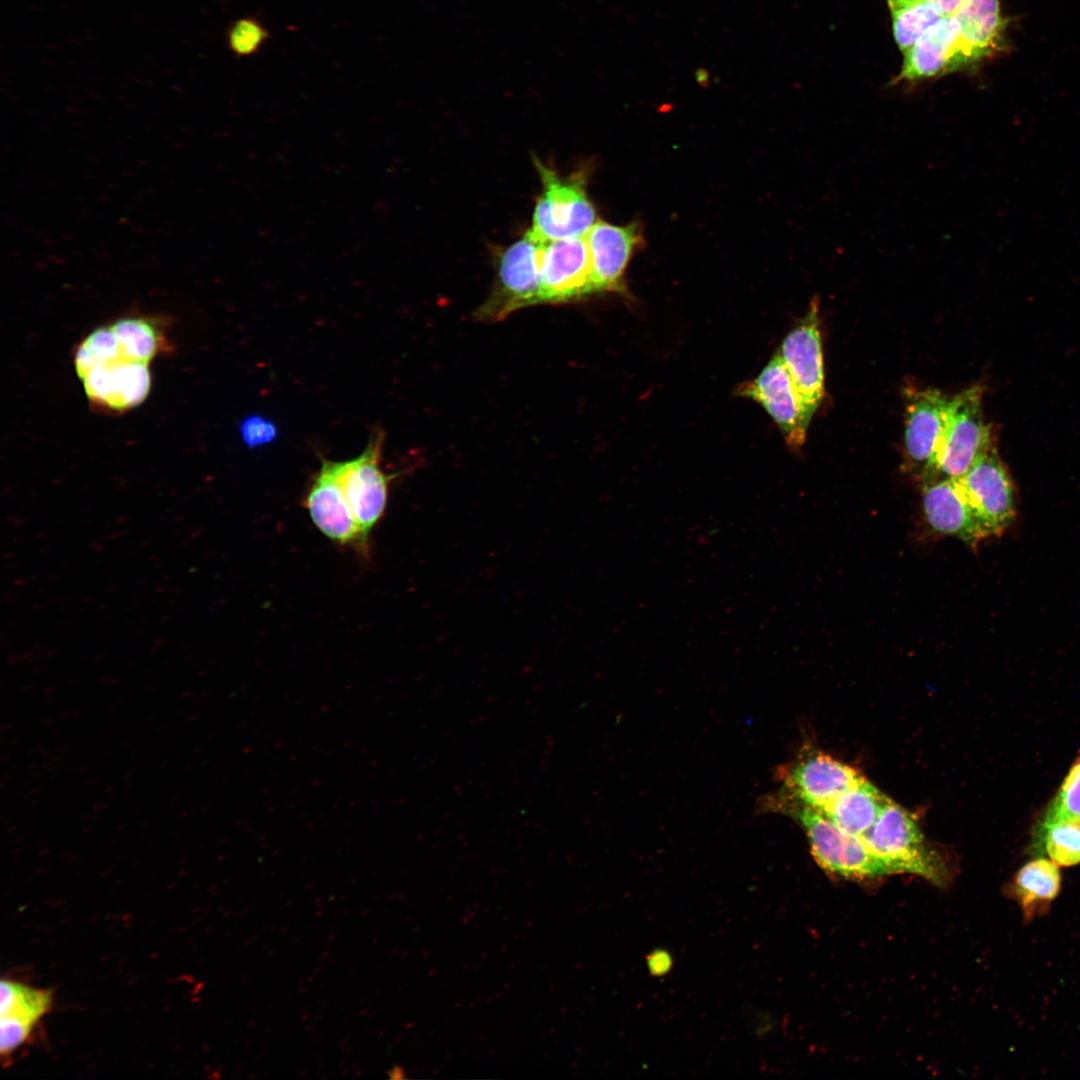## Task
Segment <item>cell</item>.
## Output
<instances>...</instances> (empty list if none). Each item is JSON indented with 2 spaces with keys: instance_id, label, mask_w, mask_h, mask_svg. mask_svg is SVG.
I'll return each instance as SVG.
<instances>
[{
  "instance_id": "cell-2",
  "label": "cell",
  "mask_w": 1080,
  "mask_h": 1080,
  "mask_svg": "<svg viewBox=\"0 0 1080 1080\" xmlns=\"http://www.w3.org/2000/svg\"><path fill=\"white\" fill-rule=\"evenodd\" d=\"M861 838L890 875L912 874L939 887L952 880L947 856L925 838L912 814L890 799Z\"/></svg>"
},
{
  "instance_id": "cell-8",
  "label": "cell",
  "mask_w": 1080,
  "mask_h": 1080,
  "mask_svg": "<svg viewBox=\"0 0 1080 1080\" xmlns=\"http://www.w3.org/2000/svg\"><path fill=\"white\" fill-rule=\"evenodd\" d=\"M383 442V432L375 431L358 457L348 461H332L365 544L385 512L389 482L393 478L380 467Z\"/></svg>"
},
{
  "instance_id": "cell-3",
  "label": "cell",
  "mask_w": 1080,
  "mask_h": 1080,
  "mask_svg": "<svg viewBox=\"0 0 1080 1080\" xmlns=\"http://www.w3.org/2000/svg\"><path fill=\"white\" fill-rule=\"evenodd\" d=\"M982 396V387L974 385L950 398L944 431L921 486L961 477L994 444L983 416Z\"/></svg>"
},
{
  "instance_id": "cell-28",
  "label": "cell",
  "mask_w": 1080,
  "mask_h": 1080,
  "mask_svg": "<svg viewBox=\"0 0 1080 1080\" xmlns=\"http://www.w3.org/2000/svg\"><path fill=\"white\" fill-rule=\"evenodd\" d=\"M35 1024L26 1020L0 1016V1052L6 1057L21 1046L30 1036Z\"/></svg>"
},
{
  "instance_id": "cell-14",
  "label": "cell",
  "mask_w": 1080,
  "mask_h": 1080,
  "mask_svg": "<svg viewBox=\"0 0 1080 1080\" xmlns=\"http://www.w3.org/2000/svg\"><path fill=\"white\" fill-rule=\"evenodd\" d=\"M584 237L590 255L594 294L623 291L625 269L634 249L642 241L639 225L618 226L597 220Z\"/></svg>"
},
{
  "instance_id": "cell-15",
  "label": "cell",
  "mask_w": 1080,
  "mask_h": 1080,
  "mask_svg": "<svg viewBox=\"0 0 1080 1080\" xmlns=\"http://www.w3.org/2000/svg\"><path fill=\"white\" fill-rule=\"evenodd\" d=\"M80 380L96 408L114 413L141 404L152 384L149 365L123 359L96 367Z\"/></svg>"
},
{
  "instance_id": "cell-23",
  "label": "cell",
  "mask_w": 1080,
  "mask_h": 1080,
  "mask_svg": "<svg viewBox=\"0 0 1080 1080\" xmlns=\"http://www.w3.org/2000/svg\"><path fill=\"white\" fill-rule=\"evenodd\" d=\"M1031 850L1035 855H1047L1058 866L1080 864V820L1054 824L1033 836Z\"/></svg>"
},
{
  "instance_id": "cell-13",
  "label": "cell",
  "mask_w": 1080,
  "mask_h": 1080,
  "mask_svg": "<svg viewBox=\"0 0 1080 1080\" xmlns=\"http://www.w3.org/2000/svg\"><path fill=\"white\" fill-rule=\"evenodd\" d=\"M304 505L315 526L341 545L366 546L330 460H322L306 494Z\"/></svg>"
},
{
  "instance_id": "cell-9",
  "label": "cell",
  "mask_w": 1080,
  "mask_h": 1080,
  "mask_svg": "<svg viewBox=\"0 0 1080 1080\" xmlns=\"http://www.w3.org/2000/svg\"><path fill=\"white\" fill-rule=\"evenodd\" d=\"M780 354L797 391L806 420H810L824 396V366L819 331V298L783 340Z\"/></svg>"
},
{
  "instance_id": "cell-7",
  "label": "cell",
  "mask_w": 1080,
  "mask_h": 1080,
  "mask_svg": "<svg viewBox=\"0 0 1080 1080\" xmlns=\"http://www.w3.org/2000/svg\"><path fill=\"white\" fill-rule=\"evenodd\" d=\"M780 795L823 812L838 796L865 779L853 767L805 745L776 773Z\"/></svg>"
},
{
  "instance_id": "cell-21",
  "label": "cell",
  "mask_w": 1080,
  "mask_h": 1080,
  "mask_svg": "<svg viewBox=\"0 0 1080 1080\" xmlns=\"http://www.w3.org/2000/svg\"><path fill=\"white\" fill-rule=\"evenodd\" d=\"M158 320L126 316L110 324L125 359L149 365L160 352L168 350L169 342Z\"/></svg>"
},
{
  "instance_id": "cell-10",
  "label": "cell",
  "mask_w": 1080,
  "mask_h": 1080,
  "mask_svg": "<svg viewBox=\"0 0 1080 1080\" xmlns=\"http://www.w3.org/2000/svg\"><path fill=\"white\" fill-rule=\"evenodd\" d=\"M540 278L543 303H568L594 294L585 237L544 241Z\"/></svg>"
},
{
  "instance_id": "cell-25",
  "label": "cell",
  "mask_w": 1080,
  "mask_h": 1080,
  "mask_svg": "<svg viewBox=\"0 0 1080 1080\" xmlns=\"http://www.w3.org/2000/svg\"><path fill=\"white\" fill-rule=\"evenodd\" d=\"M1080 820V759L1071 767L1039 818L1033 836L1063 821Z\"/></svg>"
},
{
  "instance_id": "cell-17",
  "label": "cell",
  "mask_w": 1080,
  "mask_h": 1080,
  "mask_svg": "<svg viewBox=\"0 0 1080 1080\" xmlns=\"http://www.w3.org/2000/svg\"><path fill=\"white\" fill-rule=\"evenodd\" d=\"M922 513L928 528L938 536H949L976 548L985 538L956 479H944L921 486Z\"/></svg>"
},
{
  "instance_id": "cell-20",
  "label": "cell",
  "mask_w": 1080,
  "mask_h": 1080,
  "mask_svg": "<svg viewBox=\"0 0 1080 1080\" xmlns=\"http://www.w3.org/2000/svg\"><path fill=\"white\" fill-rule=\"evenodd\" d=\"M889 798L866 778L838 796L822 813L845 832L862 837Z\"/></svg>"
},
{
  "instance_id": "cell-1",
  "label": "cell",
  "mask_w": 1080,
  "mask_h": 1080,
  "mask_svg": "<svg viewBox=\"0 0 1080 1080\" xmlns=\"http://www.w3.org/2000/svg\"><path fill=\"white\" fill-rule=\"evenodd\" d=\"M761 813L790 817L806 834L817 864L832 876L868 881L890 875L871 854L861 837L842 830L822 812L797 803L779 793L764 795L757 806Z\"/></svg>"
},
{
  "instance_id": "cell-26",
  "label": "cell",
  "mask_w": 1080,
  "mask_h": 1080,
  "mask_svg": "<svg viewBox=\"0 0 1080 1080\" xmlns=\"http://www.w3.org/2000/svg\"><path fill=\"white\" fill-rule=\"evenodd\" d=\"M271 33L264 22L256 16H242L226 29L225 39L229 51L237 58L258 54L270 40Z\"/></svg>"
},
{
  "instance_id": "cell-11",
  "label": "cell",
  "mask_w": 1080,
  "mask_h": 1080,
  "mask_svg": "<svg viewBox=\"0 0 1080 1080\" xmlns=\"http://www.w3.org/2000/svg\"><path fill=\"white\" fill-rule=\"evenodd\" d=\"M737 394L759 404L773 418L787 445L800 448L806 439V420L790 374L777 352L753 380L742 384Z\"/></svg>"
},
{
  "instance_id": "cell-27",
  "label": "cell",
  "mask_w": 1080,
  "mask_h": 1080,
  "mask_svg": "<svg viewBox=\"0 0 1080 1080\" xmlns=\"http://www.w3.org/2000/svg\"><path fill=\"white\" fill-rule=\"evenodd\" d=\"M240 434L248 448H257L273 442L277 438L278 429L270 419L254 414L241 422Z\"/></svg>"
},
{
  "instance_id": "cell-22",
  "label": "cell",
  "mask_w": 1080,
  "mask_h": 1080,
  "mask_svg": "<svg viewBox=\"0 0 1080 1080\" xmlns=\"http://www.w3.org/2000/svg\"><path fill=\"white\" fill-rule=\"evenodd\" d=\"M895 42L904 53L944 16L929 0H886Z\"/></svg>"
},
{
  "instance_id": "cell-16",
  "label": "cell",
  "mask_w": 1080,
  "mask_h": 1080,
  "mask_svg": "<svg viewBox=\"0 0 1080 1080\" xmlns=\"http://www.w3.org/2000/svg\"><path fill=\"white\" fill-rule=\"evenodd\" d=\"M952 18L957 29V71L1002 49L1005 24L999 0H964Z\"/></svg>"
},
{
  "instance_id": "cell-5",
  "label": "cell",
  "mask_w": 1080,
  "mask_h": 1080,
  "mask_svg": "<svg viewBox=\"0 0 1080 1080\" xmlns=\"http://www.w3.org/2000/svg\"><path fill=\"white\" fill-rule=\"evenodd\" d=\"M543 242L528 230L501 251L491 291L474 312L477 320L500 321L516 310L543 303L540 278Z\"/></svg>"
},
{
  "instance_id": "cell-12",
  "label": "cell",
  "mask_w": 1080,
  "mask_h": 1080,
  "mask_svg": "<svg viewBox=\"0 0 1080 1080\" xmlns=\"http://www.w3.org/2000/svg\"><path fill=\"white\" fill-rule=\"evenodd\" d=\"M950 398L933 388L910 390L905 415V466L920 481L929 469L946 424Z\"/></svg>"
},
{
  "instance_id": "cell-4",
  "label": "cell",
  "mask_w": 1080,
  "mask_h": 1080,
  "mask_svg": "<svg viewBox=\"0 0 1080 1080\" xmlns=\"http://www.w3.org/2000/svg\"><path fill=\"white\" fill-rule=\"evenodd\" d=\"M542 183L529 229L542 241L584 237L598 220L586 191V175L576 172L561 176L534 158Z\"/></svg>"
},
{
  "instance_id": "cell-19",
  "label": "cell",
  "mask_w": 1080,
  "mask_h": 1080,
  "mask_svg": "<svg viewBox=\"0 0 1080 1080\" xmlns=\"http://www.w3.org/2000/svg\"><path fill=\"white\" fill-rule=\"evenodd\" d=\"M1062 884V877L1053 861L1037 856L1024 864L1007 882L1004 895L1016 902L1025 924L1046 915Z\"/></svg>"
},
{
  "instance_id": "cell-29",
  "label": "cell",
  "mask_w": 1080,
  "mask_h": 1080,
  "mask_svg": "<svg viewBox=\"0 0 1080 1080\" xmlns=\"http://www.w3.org/2000/svg\"><path fill=\"white\" fill-rule=\"evenodd\" d=\"M944 17L953 16L964 0H929Z\"/></svg>"
},
{
  "instance_id": "cell-6",
  "label": "cell",
  "mask_w": 1080,
  "mask_h": 1080,
  "mask_svg": "<svg viewBox=\"0 0 1080 1080\" xmlns=\"http://www.w3.org/2000/svg\"><path fill=\"white\" fill-rule=\"evenodd\" d=\"M956 481L985 538L1000 536L1013 523L1016 491L994 444Z\"/></svg>"
},
{
  "instance_id": "cell-18",
  "label": "cell",
  "mask_w": 1080,
  "mask_h": 1080,
  "mask_svg": "<svg viewBox=\"0 0 1080 1080\" xmlns=\"http://www.w3.org/2000/svg\"><path fill=\"white\" fill-rule=\"evenodd\" d=\"M957 29L950 17H943L928 28L906 50L899 75L894 83L910 85L957 71Z\"/></svg>"
},
{
  "instance_id": "cell-24",
  "label": "cell",
  "mask_w": 1080,
  "mask_h": 1080,
  "mask_svg": "<svg viewBox=\"0 0 1080 1080\" xmlns=\"http://www.w3.org/2000/svg\"><path fill=\"white\" fill-rule=\"evenodd\" d=\"M0 1016H12L36 1024L50 1009L52 994L8 979L0 982Z\"/></svg>"
}]
</instances>
